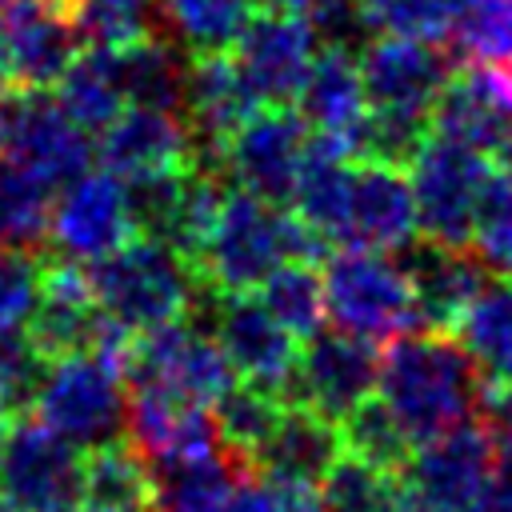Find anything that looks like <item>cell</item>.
I'll list each match as a JSON object with an SVG mask.
<instances>
[{
    "label": "cell",
    "instance_id": "cell-27",
    "mask_svg": "<svg viewBox=\"0 0 512 512\" xmlns=\"http://www.w3.org/2000/svg\"><path fill=\"white\" fill-rule=\"evenodd\" d=\"M244 472L248 464H240L224 448L172 460V464H156L152 468V512H224Z\"/></svg>",
    "mask_w": 512,
    "mask_h": 512
},
{
    "label": "cell",
    "instance_id": "cell-20",
    "mask_svg": "<svg viewBox=\"0 0 512 512\" xmlns=\"http://www.w3.org/2000/svg\"><path fill=\"white\" fill-rule=\"evenodd\" d=\"M96 156L120 180H144V176H160V172L196 164V144H192V132L180 112L124 104L100 128Z\"/></svg>",
    "mask_w": 512,
    "mask_h": 512
},
{
    "label": "cell",
    "instance_id": "cell-25",
    "mask_svg": "<svg viewBox=\"0 0 512 512\" xmlns=\"http://www.w3.org/2000/svg\"><path fill=\"white\" fill-rule=\"evenodd\" d=\"M444 40L512 108V0H452Z\"/></svg>",
    "mask_w": 512,
    "mask_h": 512
},
{
    "label": "cell",
    "instance_id": "cell-19",
    "mask_svg": "<svg viewBox=\"0 0 512 512\" xmlns=\"http://www.w3.org/2000/svg\"><path fill=\"white\" fill-rule=\"evenodd\" d=\"M252 108H260V104H256L248 80L240 76V64L232 52H200L188 60L180 116L192 132L200 168L220 172V148L244 124V116Z\"/></svg>",
    "mask_w": 512,
    "mask_h": 512
},
{
    "label": "cell",
    "instance_id": "cell-2",
    "mask_svg": "<svg viewBox=\"0 0 512 512\" xmlns=\"http://www.w3.org/2000/svg\"><path fill=\"white\" fill-rule=\"evenodd\" d=\"M328 240L316 236L288 204L260 200L244 188H224L212 224L200 240L192 272L212 292H256V284L284 260H320Z\"/></svg>",
    "mask_w": 512,
    "mask_h": 512
},
{
    "label": "cell",
    "instance_id": "cell-45",
    "mask_svg": "<svg viewBox=\"0 0 512 512\" xmlns=\"http://www.w3.org/2000/svg\"><path fill=\"white\" fill-rule=\"evenodd\" d=\"M224 512H256V484H252V468L240 476V484H236L232 500L224 504Z\"/></svg>",
    "mask_w": 512,
    "mask_h": 512
},
{
    "label": "cell",
    "instance_id": "cell-9",
    "mask_svg": "<svg viewBox=\"0 0 512 512\" xmlns=\"http://www.w3.org/2000/svg\"><path fill=\"white\" fill-rule=\"evenodd\" d=\"M236 380V372L228 368L220 344L212 340V332L168 320L160 328L136 332L128 340V356H124V384L128 388H156V392H172L196 404H208Z\"/></svg>",
    "mask_w": 512,
    "mask_h": 512
},
{
    "label": "cell",
    "instance_id": "cell-34",
    "mask_svg": "<svg viewBox=\"0 0 512 512\" xmlns=\"http://www.w3.org/2000/svg\"><path fill=\"white\" fill-rule=\"evenodd\" d=\"M316 488L328 512H396L404 500V484L392 468L368 464L352 452H340Z\"/></svg>",
    "mask_w": 512,
    "mask_h": 512
},
{
    "label": "cell",
    "instance_id": "cell-15",
    "mask_svg": "<svg viewBox=\"0 0 512 512\" xmlns=\"http://www.w3.org/2000/svg\"><path fill=\"white\" fill-rule=\"evenodd\" d=\"M376 392V344L340 328L304 336L292 368V400L316 408L328 420H344L356 404Z\"/></svg>",
    "mask_w": 512,
    "mask_h": 512
},
{
    "label": "cell",
    "instance_id": "cell-30",
    "mask_svg": "<svg viewBox=\"0 0 512 512\" xmlns=\"http://www.w3.org/2000/svg\"><path fill=\"white\" fill-rule=\"evenodd\" d=\"M60 108L84 128V132H100L120 108H124V88H120V68H116V48H76V56L68 60V68L60 72V80L52 84Z\"/></svg>",
    "mask_w": 512,
    "mask_h": 512
},
{
    "label": "cell",
    "instance_id": "cell-12",
    "mask_svg": "<svg viewBox=\"0 0 512 512\" xmlns=\"http://www.w3.org/2000/svg\"><path fill=\"white\" fill-rule=\"evenodd\" d=\"M136 236L128 184L108 168H84L48 204V240L68 260H100Z\"/></svg>",
    "mask_w": 512,
    "mask_h": 512
},
{
    "label": "cell",
    "instance_id": "cell-35",
    "mask_svg": "<svg viewBox=\"0 0 512 512\" xmlns=\"http://www.w3.org/2000/svg\"><path fill=\"white\" fill-rule=\"evenodd\" d=\"M468 244L488 272L512 276V160H492L472 212Z\"/></svg>",
    "mask_w": 512,
    "mask_h": 512
},
{
    "label": "cell",
    "instance_id": "cell-39",
    "mask_svg": "<svg viewBox=\"0 0 512 512\" xmlns=\"http://www.w3.org/2000/svg\"><path fill=\"white\" fill-rule=\"evenodd\" d=\"M452 0H356L364 28L380 36H420L444 40Z\"/></svg>",
    "mask_w": 512,
    "mask_h": 512
},
{
    "label": "cell",
    "instance_id": "cell-32",
    "mask_svg": "<svg viewBox=\"0 0 512 512\" xmlns=\"http://www.w3.org/2000/svg\"><path fill=\"white\" fill-rule=\"evenodd\" d=\"M280 408H284V400L276 392H268L260 384H248V380H232L212 400V424H216L220 448L252 468V456L264 444V436L272 432Z\"/></svg>",
    "mask_w": 512,
    "mask_h": 512
},
{
    "label": "cell",
    "instance_id": "cell-6",
    "mask_svg": "<svg viewBox=\"0 0 512 512\" xmlns=\"http://www.w3.org/2000/svg\"><path fill=\"white\" fill-rule=\"evenodd\" d=\"M92 156V136L60 108L48 88L8 84L0 92V160L32 172L48 188H60L92 168Z\"/></svg>",
    "mask_w": 512,
    "mask_h": 512
},
{
    "label": "cell",
    "instance_id": "cell-26",
    "mask_svg": "<svg viewBox=\"0 0 512 512\" xmlns=\"http://www.w3.org/2000/svg\"><path fill=\"white\" fill-rule=\"evenodd\" d=\"M80 504L96 512H152V464L128 436L80 452Z\"/></svg>",
    "mask_w": 512,
    "mask_h": 512
},
{
    "label": "cell",
    "instance_id": "cell-3",
    "mask_svg": "<svg viewBox=\"0 0 512 512\" xmlns=\"http://www.w3.org/2000/svg\"><path fill=\"white\" fill-rule=\"evenodd\" d=\"M84 272L100 312L132 336L188 316L200 284L192 264L172 244L144 232L92 260Z\"/></svg>",
    "mask_w": 512,
    "mask_h": 512
},
{
    "label": "cell",
    "instance_id": "cell-38",
    "mask_svg": "<svg viewBox=\"0 0 512 512\" xmlns=\"http://www.w3.org/2000/svg\"><path fill=\"white\" fill-rule=\"evenodd\" d=\"M340 444L344 452L368 460V464H380V468H400L404 456L412 452V440L404 436V428L396 424V416L380 404V396L356 404L344 420H340Z\"/></svg>",
    "mask_w": 512,
    "mask_h": 512
},
{
    "label": "cell",
    "instance_id": "cell-43",
    "mask_svg": "<svg viewBox=\"0 0 512 512\" xmlns=\"http://www.w3.org/2000/svg\"><path fill=\"white\" fill-rule=\"evenodd\" d=\"M484 424L500 444L512 448V380H496V388L484 396Z\"/></svg>",
    "mask_w": 512,
    "mask_h": 512
},
{
    "label": "cell",
    "instance_id": "cell-24",
    "mask_svg": "<svg viewBox=\"0 0 512 512\" xmlns=\"http://www.w3.org/2000/svg\"><path fill=\"white\" fill-rule=\"evenodd\" d=\"M340 452H344V444H340V424L336 420L320 416L316 408H308L300 400H292V404L284 400L272 432L264 436V444L252 456V468L316 484Z\"/></svg>",
    "mask_w": 512,
    "mask_h": 512
},
{
    "label": "cell",
    "instance_id": "cell-11",
    "mask_svg": "<svg viewBox=\"0 0 512 512\" xmlns=\"http://www.w3.org/2000/svg\"><path fill=\"white\" fill-rule=\"evenodd\" d=\"M308 148V128L288 104H260L220 148V172L272 204H288L300 160Z\"/></svg>",
    "mask_w": 512,
    "mask_h": 512
},
{
    "label": "cell",
    "instance_id": "cell-10",
    "mask_svg": "<svg viewBox=\"0 0 512 512\" xmlns=\"http://www.w3.org/2000/svg\"><path fill=\"white\" fill-rule=\"evenodd\" d=\"M0 492L24 512H64L80 500V448L40 416L16 412L0 424Z\"/></svg>",
    "mask_w": 512,
    "mask_h": 512
},
{
    "label": "cell",
    "instance_id": "cell-7",
    "mask_svg": "<svg viewBox=\"0 0 512 512\" xmlns=\"http://www.w3.org/2000/svg\"><path fill=\"white\" fill-rule=\"evenodd\" d=\"M496 468V436L480 420H460L404 456L396 468L404 492L424 512H476Z\"/></svg>",
    "mask_w": 512,
    "mask_h": 512
},
{
    "label": "cell",
    "instance_id": "cell-5",
    "mask_svg": "<svg viewBox=\"0 0 512 512\" xmlns=\"http://www.w3.org/2000/svg\"><path fill=\"white\" fill-rule=\"evenodd\" d=\"M324 320L368 344H388L392 336L420 328L408 276L400 260L380 248H340L320 272Z\"/></svg>",
    "mask_w": 512,
    "mask_h": 512
},
{
    "label": "cell",
    "instance_id": "cell-29",
    "mask_svg": "<svg viewBox=\"0 0 512 512\" xmlns=\"http://www.w3.org/2000/svg\"><path fill=\"white\" fill-rule=\"evenodd\" d=\"M116 68H120L124 104H148V108L180 112L188 56L164 32H152V36H144L136 44L116 48Z\"/></svg>",
    "mask_w": 512,
    "mask_h": 512
},
{
    "label": "cell",
    "instance_id": "cell-48",
    "mask_svg": "<svg viewBox=\"0 0 512 512\" xmlns=\"http://www.w3.org/2000/svg\"><path fill=\"white\" fill-rule=\"evenodd\" d=\"M0 512H24V508H16L12 500H4V496H0Z\"/></svg>",
    "mask_w": 512,
    "mask_h": 512
},
{
    "label": "cell",
    "instance_id": "cell-31",
    "mask_svg": "<svg viewBox=\"0 0 512 512\" xmlns=\"http://www.w3.org/2000/svg\"><path fill=\"white\" fill-rule=\"evenodd\" d=\"M256 0H164L160 32L188 56L228 52L244 32Z\"/></svg>",
    "mask_w": 512,
    "mask_h": 512
},
{
    "label": "cell",
    "instance_id": "cell-46",
    "mask_svg": "<svg viewBox=\"0 0 512 512\" xmlns=\"http://www.w3.org/2000/svg\"><path fill=\"white\" fill-rule=\"evenodd\" d=\"M256 4H264V8H288V12H300L308 0H256Z\"/></svg>",
    "mask_w": 512,
    "mask_h": 512
},
{
    "label": "cell",
    "instance_id": "cell-8",
    "mask_svg": "<svg viewBox=\"0 0 512 512\" xmlns=\"http://www.w3.org/2000/svg\"><path fill=\"white\" fill-rule=\"evenodd\" d=\"M488 168H492L488 156L428 128V136L404 160L420 236L440 244H468L472 212H476Z\"/></svg>",
    "mask_w": 512,
    "mask_h": 512
},
{
    "label": "cell",
    "instance_id": "cell-33",
    "mask_svg": "<svg viewBox=\"0 0 512 512\" xmlns=\"http://www.w3.org/2000/svg\"><path fill=\"white\" fill-rule=\"evenodd\" d=\"M260 304L272 312L280 328H288L296 340L320 332L324 320V288H320V268L312 260H284L276 264L260 284Z\"/></svg>",
    "mask_w": 512,
    "mask_h": 512
},
{
    "label": "cell",
    "instance_id": "cell-16",
    "mask_svg": "<svg viewBox=\"0 0 512 512\" xmlns=\"http://www.w3.org/2000/svg\"><path fill=\"white\" fill-rule=\"evenodd\" d=\"M228 52L236 56L240 76L248 80L256 104H292L316 56V36L304 12L264 8L248 16L244 32L236 36Z\"/></svg>",
    "mask_w": 512,
    "mask_h": 512
},
{
    "label": "cell",
    "instance_id": "cell-23",
    "mask_svg": "<svg viewBox=\"0 0 512 512\" xmlns=\"http://www.w3.org/2000/svg\"><path fill=\"white\" fill-rule=\"evenodd\" d=\"M428 128L488 160H512V108L476 68L444 84L428 112Z\"/></svg>",
    "mask_w": 512,
    "mask_h": 512
},
{
    "label": "cell",
    "instance_id": "cell-40",
    "mask_svg": "<svg viewBox=\"0 0 512 512\" xmlns=\"http://www.w3.org/2000/svg\"><path fill=\"white\" fill-rule=\"evenodd\" d=\"M40 288V256L16 244H0V332L24 328Z\"/></svg>",
    "mask_w": 512,
    "mask_h": 512
},
{
    "label": "cell",
    "instance_id": "cell-1",
    "mask_svg": "<svg viewBox=\"0 0 512 512\" xmlns=\"http://www.w3.org/2000/svg\"><path fill=\"white\" fill-rule=\"evenodd\" d=\"M376 392L412 444L472 420L480 408V372L456 336L440 328H408L376 352Z\"/></svg>",
    "mask_w": 512,
    "mask_h": 512
},
{
    "label": "cell",
    "instance_id": "cell-42",
    "mask_svg": "<svg viewBox=\"0 0 512 512\" xmlns=\"http://www.w3.org/2000/svg\"><path fill=\"white\" fill-rule=\"evenodd\" d=\"M252 484H256V512H328L320 500V488L308 480L252 472Z\"/></svg>",
    "mask_w": 512,
    "mask_h": 512
},
{
    "label": "cell",
    "instance_id": "cell-47",
    "mask_svg": "<svg viewBox=\"0 0 512 512\" xmlns=\"http://www.w3.org/2000/svg\"><path fill=\"white\" fill-rule=\"evenodd\" d=\"M12 84V76H8V64H4V52H0V92Z\"/></svg>",
    "mask_w": 512,
    "mask_h": 512
},
{
    "label": "cell",
    "instance_id": "cell-44",
    "mask_svg": "<svg viewBox=\"0 0 512 512\" xmlns=\"http://www.w3.org/2000/svg\"><path fill=\"white\" fill-rule=\"evenodd\" d=\"M476 512H512V448L504 460H496L492 468V480L484 488V500Z\"/></svg>",
    "mask_w": 512,
    "mask_h": 512
},
{
    "label": "cell",
    "instance_id": "cell-37",
    "mask_svg": "<svg viewBox=\"0 0 512 512\" xmlns=\"http://www.w3.org/2000/svg\"><path fill=\"white\" fill-rule=\"evenodd\" d=\"M48 204H52L48 184L0 160V244L40 248L48 236Z\"/></svg>",
    "mask_w": 512,
    "mask_h": 512
},
{
    "label": "cell",
    "instance_id": "cell-18",
    "mask_svg": "<svg viewBox=\"0 0 512 512\" xmlns=\"http://www.w3.org/2000/svg\"><path fill=\"white\" fill-rule=\"evenodd\" d=\"M416 236H420V228H416V204H412L404 164L352 156L348 212H344L340 248L404 252Z\"/></svg>",
    "mask_w": 512,
    "mask_h": 512
},
{
    "label": "cell",
    "instance_id": "cell-36",
    "mask_svg": "<svg viewBox=\"0 0 512 512\" xmlns=\"http://www.w3.org/2000/svg\"><path fill=\"white\" fill-rule=\"evenodd\" d=\"M72 24L80 44L124 48L160 32L156 0H72Z\"/></svg>",
    "mask_w": 512,
    "mask_h": 512
},
{
    "label": "cell",
    "instance_id": "cell-28",
    "mask_svg": "<svg viewBox=\"0 0 512 512\" xmlns=\"http://www.w3.org/2000/svg\"><path fill=\"white\" fill-rule=\"evenodd\" d=\"M452 328L480 380H512V276L484 280Z\"/></svg>",
    "mask_w": 512,
    "mask_h": 512
},
{
    "label": "cell",
    "instance_id": "cell-41",
    "mask_svg": "<svg viewBox=\"0 0 512 512\" xmlns=\"http://www.w3.org/2000/svg\"><path fill=\"white\" fill-rule=\"evenodd\" d=\"M40 364H44V356L28 344L24 328L0 332V424L12 420L16 412H28Z\"/></svg>",
    "mask_w": 512,
    "mask_h": 512
},
{
    "label": "cell",
    "instance_id": "cell-17",
    "mask_svg": "<svg viewBox=\"0 0 512 512\" xmlns=\"http://www.w3.org/2000/svg\"><path fill=\"white\" fill-rule=\"evenodd\" d=\"M296 116L304 120L312 140L344 156H360L364 124H368V96H364L352 48L320 44V52L312 56L296 88Z\"/></svg>",
    "mask_w": 512,
    "mask_h": 512
},
{
    "label": "cell",
    "instance_id": "cell-21",
    "mask_svg": "<svg viewBox=\"0 0 512 512\" xmlns=\"http://www.w3.org/2000/svg\"><path fill=\"white\" fill-rule=\"evenodd\" d=\"M124 432L152 468L220 448L208 404L156 392V388H128Z\"/></svg>",
    "mask_w": 512,
    "mask_h": 512
},
{
    "label": "cell",
    "instance_id": "cell-4",
    "mask_svg": "<svg viewBox=\"0 0 512 512\" xmlns=\"http://www.w3.org/2000/svg\"><path fill=\"white\" fill-rule=\"evenodd\" d=\"M28 412L40 416L68 444L96 448L124 436L128 384L124 368L104 352H68L40 364Z\"/></svg>",
    "mask_w": 512,
    "mask_h": 512
},
{
    "label": "cell",
    "instance_id": "cell-13",
    "mask_svg": "<svg viewBox=\"0 0 512 512\" xmlns=\"http://www.w3.org/2000/svg\"><path fill=\"white\" fill-rule=\"evenodd\" d=\"M368 112L428 120L436 96L452 80V64L440 40L420 36H376L356 56Z\"/></svg>",
    "mask_w": 512,
    "mask_h": 512
},
{
    "label": "cell",
    "instance_id": "cell-14",
    "mask_svg": "<svg viewBox=\"0 0 512 512\" xmlns=\"http://www.w3.org/2000/svg\"><path fill=\"white\" fill-rule=\"evenodd\" d=\"M212 308V340L220 344L236 380L260 384L288 400L292 368H296V336L272 320V312L252 292H216Z\"/></svg>",
    "mask_w": 512,
    "mask_h": 512
},
{
    "label": "cell",
    "instance_id": "cell-22",
    "mask_svg": "<svg viewBox=\"0 0 512 512\" xmlns=\"http://www.w3.org/2000/svg\"><path fill=\"white\" fill-rule=\"evenodd\" d=\"M408 260L400 264L412 288L416 320L420 328H440L448 332L464 304L476 296V288L488 280V268L476 260V252H464V244H440V240H412Z\"/></svg>",
    "mask_w": 512,
    "mask_h": 512
}]
</instances>
